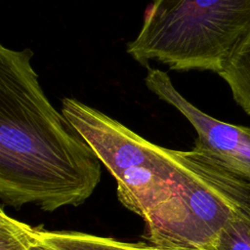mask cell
Returning <instances> with one entry per match:
<instances>
[{
	"instance_id": "obj_7",
	"label": "cell",
	"mask_w": 250,
	"mask_h": 250,
	"mask_svg": "<svg viewBox=\"0 0 250 250\" xmlns=\"http://www.w3.org/2000/svg\"><path fill=\"white\" fill-rule=\"evenodd\" d=\"M218 74L228 84L234 102L250 116V28Z\"/></svg>"
},
{
	"instance_id": "obj_1",
	"label": "cell",
	"mask_w": 250,
	"mask_h": 250,
	"mask_svg": "<svg viewBox=\"0 0 250 250\" xmlns=\"http://www.w3.org/2000/svg\"><path fill=\"white\" fill-rule=\"evenodd\" d=\"M32 58L29 48L0 46V199L53 212L92 195L102 162L49 101Z\"/></svg>"
},
{
	"instance_id": "obj_9",
	"label": "cell",
	"mask_w": 250,
	"mask_h": 250,
	"mask_svg": "<svg viewBox=\"0 0 250 250\" xmlns=\"http://www.w3.org/2000/svg\"><path fill=\"white\" fill-rule=\"evenodd\" d=\"M211 250H250V216L230 221Z\"/></svg>"
},
{
	"instance_id": "obj_10",
	"label": "cell",
	"mask_w": 250,
	"mask_h": 250,
	"mask_svg": "<svg viewBox=\"0 0 250 250\" xmlns=\"http://www.w3.org/2000/svg\"><path fill=\"white\" fill-rule=\"evenodd\" d=\"M31 250H52L50 248H48L47 246L43 245L41 242H39L38 240L33 244V246L31 247Z\"/></svg>"
},
{
	"instance_id": "obj_4",
	"label": "cell",
	"mask_w": 250,
	"mask_h": 250,
	"mask_svg": "<svg viewBox=\"0 0 250 250\" xmlns=\"http://www.w3.org/2000/svg\"><path fill=\"white\" fill-rule=\"evenodd\" d=\"M195 174L184 191L157 207L145 221L144 237L153 245L211 250L227 225L250 216V182L190 149Z\"/></svg>"
},
{
	"instance_id": "obj_3",
	"label": "cell",
	"mask_w": 250,
	"mask_h": 250,
	"mask_svg": "<svg viewBox=\"0 0 250 250\" xmlns=\"http://www.w3.org/2000/svg\"><path fill=\"white\" fill-rule=\"evenodd\" d=\"M250 28V0H152L126 52L176 71L222 70Z\"/></svg>"
},
{
	"instance_id": "obj_5",
	"label": "cell",
	"mask_w": 250,
	"mask_h": 250,
	"mask_svg": "<svg viewBox=\"0 0 250 250\" xmlns=\"http://www.w3.org/2000/svg\"><path fill=\"white\" fill-rule=\"evenodd\" d=\"M145 84L158 99L175 107L194 128L192 149L250 182V127L214 118L188 101L167 72L148 67Z\"/></svg>"
},
{
	"instance_id": "obj_8",
	"label": "cell",
	"mask_w": 250,
	"mask_h": 250,
	"mask_svg": "<svg viewBox=\"0 0 250 250\" xmlns=\"http://www.w3.org/2000/svg\"><path fill=\"white\" fill-rule=\"evenodd\" d=\"M35 229L0 210V250H31L37 241Z\"/></svg>"
},
{
	"instance_id": "obj_2",
	"label": "cell",
	"mask_w": 250,
	"mask_h": 250,
	"mask_svg": "<svg viewBox=\"0 0 250 250\" xmlns=\"http://www.w3.org/2000/svg\"><path fill=\"white\" fill-rule=\"evenodd\" d=\"M61 112L115 179L120 203L144 220L182 193L195 174L197 160L191 150L155 145L74 98L62 99Z\"/></svg>"
},
{
	"instance_id": "obj_6",
	"label": "cell",
	"mask_w": 250,
	"mask_h": 250,
	"mask_svg": "<svg viewBox=\"0 0 250 250\" xmlns=\"http://www.w3.org/2000/svg\"><path fill=\"white\" fill-rule=\"evenodd\" d=\"M35 238L52 250H186L166 248L145 242H123L111 237L95 234L35 229Z\"/></svg>"
}]
</instances>
